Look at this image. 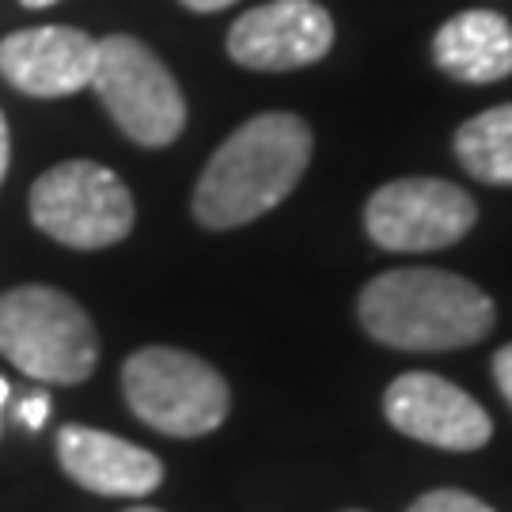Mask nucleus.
Segmentation results:
<instances>
[{
    "instance_id": "obj_15",
    "label": "nucleus",
    "mask_w": 512,
    "mask_h": 512,
    "mask_svg": "<svg viewBox=\"0 0 512 512\" xmlns=\"http://www.w3.org/2000/svg\"><path fill=\"white\" fill-rule=\"evenodd\" d=\"M50 418V395H27V399H19V421L27 425V429H42Z\"/></svg>"
},
{
    "instance_id": "obj_21",
    "label": "nucleus",
    "mask_w": 512,
    "mask_h": 512,
    "mask_svg": "<svg viewBox=\"0 0 512 512\" xmlns=\"http://www.w3.org/2000/svg\"><path fill=\"white\" fill-rule=\"evenodd\" d=\"M126 512H160V509H148V505H137V509H126Z\"/></svg>"
},
{
    "instance_id": "obj_2",
    "label": "nucleus",
    "mask_w": 512,
    "mask_h": 512,
    "mask_svg": "<svg viewBox=\"0 0 512 512\" xmlns=\"http://www.w3.org/2000/svg\"><path fill=\"white\" fill-rule=\"evenodd\" d=\"M357 315L376 342L406 353L475 346L494 330V300L475 281L429 266L387 270L368 281Z\"/></svg>"
},
{
    "instance_id": "obj_13",
    "label": "nucleus",
    "mask_w": 512,
    "mask_h": 512,
    "mask_svg": "<svg viewBox=\"0 0 512 512\" xmlns=\"http://www.w3.org/2000/svg\"><path fill=\"white\" fill-rule=\"evenodd\" d=\"M456 156L467 175L490 186H512V103L463 122L456 133Z\"/></svg>"
},
{
    "instance_id": "obj_3",
    "label": "nucleus",
    "mask_w": 512,
    "mask_h": 512,
    "mask_svg": "<svg viewBox=\"0 0 512 512\" xmlns=\"http://www.w3.org/2000/svg\"><path fill=\"white\" fill-rule=\"evenodd\" d=\"M0 357L46 384H80L95 372L99 338L88 311L50 285L0 296Z\"/></svg>"
},
{
    "instance_id": "obj_9",
    "label": "nucleus",
    "mask_w": 512,
    "mask_h": 512,
    "mask_svg": "<svg viewBox=\"0 0 512 512\" xmlns=\"http://www.w3.org/2000/svg\"><path fill=\"white\" fill-rule=\"evenodd\" d=\"M387 421L421 444L448 452H475L494 437V421L482 406L444 376L406 372L384 391Z\"/></svg>"
},
{
    "instance_id": "obj_8",
    "label": "nucleus",
    "mask_w": 512,
    "mask_h": 512,
    "mask_svg": "<svg viewBox=\"0 0 512 512\" xmlns=\"http://www.w3.org/2000/svg\"><path fill=\"white\" fill-rule=\"evenodd\" d=\"M334 46V19L315 0H274L251 8L228 31V54L251 73H289L323 61Z\"/></svg>"
},
{
    "instance_id": "obj_20",
    "label": "nucleus",
    "mask_w": 512,
    "mask_h": 512,
    "mask_svg": "<svg viewBox=\"0 0 512 512\" xmlns=\"http://www.w3.org/2000/svg\"><path fill=\"white\" fill-rule=\"evenodd\" d=\"M19 4H27V8H50L57 0H19Z\"/></svg>"
},
{
    "instance_id": "obj_5",
    "label": "nucleus",
    "mask_w": 512,
    "mask_h": 512,
    "mask_svg": "<svg viewBox=\"0 0 512 512\" xmlns=\"http://www.w3.org/2000/svg\"><path fill=\"white\" fill-rule=\"evenodd\" d=\"M92 88L114 126L145 148L171 145L186 126V99L167 65L141 38L110 35L99 42Z\"/></svg>"
},
{
    "instance_id": "obj_1",
    "label": "nucleus",
    "mask_w": 512,
    "mask_h": 512,
    "mask_svg": "<svg viewBox=\"0 0 512 512\" xmlns=\"http://www.w3.org/2000/svg\"><path fill=\"white\" fill-rule=\"evenodd\" d=\"M311 160V129L304 118L270 110L239 126L205 164L194 186V217L224 232L251 224L293 194Z\"/></svg>"
},
{
    "instance_id": "obj_14",
    "label": "nucleus",
    "mask_w": 512,
    "mask_h": 512,
    "mask_svg": "<svg viewBox=\"0 0 512 512\" xmlns=\"http://www.w3.org/2000/svg\"><path fill=\"white\" fill-rule=\"evenodd\" d=\"M410 512H494L486 501L463 494V490H433V494L418 497Z\"/></svg>"
},
{
    "instance_id": "obj_16",
    "label": "nucleus",
    "mask_w": 512,
    "mask_h": 512,
    "mask_svg": "<svg viewBox=\"0 0 512 512\" xmlns=\"http://www.w3.org/2000/svg\"><path fill=\"white\" fill-rule=\"evenodd\" d=\"M494 380L501 387V395H505V403L512 406V346L497 349L494 357Z\"/></svg>"
},
{
    "instance_id": "obj_4",
    "label": "nucleus",
    "mask_w": 512,
    "mask_h": 512,
    "mask_svg": "<svg viewBox=\"0 0 512 512\" xmlns=\"http://www.w3.org/2000/svg\"><path fill=\"white\" fill-rule=\"evenodd\" d=\"M122 391L129 410L167 437H205L232 410V391L217 368L171 346L137 349L122 368Z\"/></svg>"
},
{
    "instance_id": "obj_6",
    "label": "nucleus",
    "mask_w": 512,
    "mask_h": 512,
    "mask_svg": "<svg viewBox=\"0 0 512 512\" xmlns=\"http://www.w3.org/2000/svg\"><path fill=\"white\" fill-rule=\"evenodd\" d=\"M31 220L73 251H103L129 236L133 198L110 167L65 160L31 186Z\"/></svg>"
},
{
    "instance_id": "obj_10",
    "label": "nucleus",
    "mask_w": 512,
    "mask_h": 512,
    "mask_svg": "<svg viewBox=\"0 0 512 512\" xmlns=\"http://www.w3.org/2000/svg\"><path fill=\"white\" fill-rule=\"evenodd\" d=\"M99 42L76 27H27L0 42V76L23 95L61 99L92 84Z\"/></svg>"
},
{
    "instance_id": "obj_12",
    "label": "nucleus",
    "mask_w": 512,
    "mask_h": 512,
    "mask_svg": "<svg viewBox=\"0 0 512 512\" xmlns=\"http://www.w3.org/2000/svg\"><path fill=\"white\" fill-rule=\"evenodd\" d=\"M433 61L463 84L505 80L512 73V23L486 8L459 12L433 38Z\"/></svg>"
},
{
    "instance_id": "obj_7",
    "label": "nucleus",
    "mask_w": 512,
    "mask_h": 512,
    "mask_svg": "<svg viewBox=\"0 0 512 512\" xmlns=\"http://www.w3.org/2000/svg\"><path fill=\"white\" fill-rule=\"evenodd\" d=\"M475 198L444 179H395L365 205V228L384 251H440L475 228Z\"/></svg>"
},
{
    "instance_id": "obj_11",
    "label": "nucleus",
    "mask_w": 512,
    "mask_h": 512,
    "mask_svg": "<svg viewBox=\"0 0 512 512\" xmlns=\"http://www.w3.org/2000/svg\"><path fill=\"white\" fill-rule=\"evenodd\" d=\"M57 459L76 486L103 497H148L164 482V463L148 448L88 425L57 433Z\"/></svg>"
},
{
    "instance_id": "obj_17",
    "label": "nucleus",
    "mask_w": 512,
    "mask_h": 512,
    "mask_svg": "<svg viewBox=\"0 0 512 512\" xmlns=\"http://www.w3.org/2000/svg\"><path fill=\"white\" fill-rule=\"evenodd\" d=\"M8 156H12V137H8V122H4V114H0V183H4V175H8Z\"/></svg>"
},
{
    "instance_id": "obj_18",
    "label": "nucleus",
    "mask_w": 512,
    "mask_h": 512,
    "mask_svg": "<svg viewBox=\"0 0 512 512\" xmlns=\"http://www.w3.org/2000/svg\"><path fill=\"white\" fill-rule=\"evenodd\" d=\"M183 8L190 12H220V8H228V4H236V0H179Z\"/></svg>"
},
{
    "instance_id": "obj_19",
    "label": "nucleus",
    "mask_w": 512,
    "mask_h": 512,
    "mask_svg": "<svg viewBox=\"0 0 512 512\" xmlns=\"http://www.w3.org/2000/svg\"><path fill=\"white\" fill-rule=\"evenodd\" d=\"M4 406H8V380L0 376V414H4Z\"/></svg>"
}]
</instances>
